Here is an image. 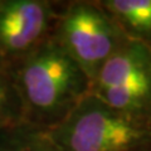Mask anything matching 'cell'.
Listing matches in <instances>:
<instances>
[{
  "mask_svg": "<svg viewBox=\"0 0 151 151\" xmlns=\"http://www.w3.org/2000/svg\"><path fill=\"white\" fill-rule=\"evenodd\" d=\"M89 93L113 110L151 121V47L127 40L94 76Z\"/></svg>",
  "mask_w": 151,
  "mask_h": 151,
  "instance_id": "4",
  "label": "cell"
},
{
  "mask_svg": "<svg viewBox=\"0 0 151 151\" xmlns=\"http://www.w3.org/2000/svg\"><path fill=\"white\" fill-rule=\"evenodd\" d=\"M63 1L1 0L0 55L12 64L48 40Z\"/></svg>",
  "mask_w": 151,
  "mask_h": 151,
  "instance_id": "5",
  "label": "cell"
},
{
  "mask_svg": "<svg viewBox=\"0 0 151 151\" xmlns=\"http://www.w3.org/2000/svg\"><path fill=\"white\" fill-rule=\"evenodd\" d=\"M47 134L59 151H132L151 141V121L113 110L89 93Z\"/></svg>",
  "mask_w": 151,
  "mask_h": 151,
  "instance_id": "2",
  "label": "cell"
},
{
  "mask_svg": "<svg viewBox=\"0 0 151 151\" xmlns=\"http://www.w3.org/2000/svg\"><path fill=\"white\" fill-rule=\"evenodd\" d=\"M129 40L151 47V0H97Z\"/></svg>",
  "mask_w": 151,
  "mask_h": 151,
  "instance_id": "6",
  "label": "cell"
},
{
  "mask_svg": "<svg viewBox=\"0 0 151 151\" xmlns=\"http://www.w3.org/2000/svg\"><path fill=\"white\" fill-rule=\"evenodd\" d=\"M50 38L91 82L107 59L129 40L97 0L63 1Z\"/></svg>",
  "mask_w": 151,
  "mask_h": 151,
  "instance_id": "3",
  "label": "cell"
},
{
  "mask_svg": "<svg viewBox=\"0 0 151 151\" xmlns=\"http://www.w3.org/2000/svg\"><path fill=\"white\" fill-rule=\"evenodd\" d=\"M0 3H1V0H0Z\"/></svg>",
  "mask_w": 151,
  "mask_h": 151,
  "instance_id": "10",
  "label": "cell"
},
{
  "mask_svg": "<svg viewBox=\"0 0 151 151\" xmlns=\"http://www.w3.org/2000/svg\"><path fill=\"white\" fill-rule=\"evenodd\" d=\"M24 122V111L10 62L0 55V130Z\"/></svg>",
  "mask_w": 151,
  "mask_h": 151,
  "instance_id": "8",
  "label": "cell"
},
{
  "mask_svg": "<svg viewBox=\"0 0 151 151\" xmlns=\"http://www.w3.org/2000/svg\"><path fill=\"white\" fill-rule=\"evenodd\" d=\"M132 151H151V141H149L147 144L141 145L140 147L135 149V150H132Z\"/></svg>",
  "mask_w": 151,
  "mask_h": 151,
  "instance_id": "9",
  "label": "cell"
},
{
  "mask_svg": "<svg viewBox=\"0 0 151 151\" xmlns=\"http://www.w3.org/2000/svg\"><path fill=\"white\" fill-rule=\"evenodd\" d=\"M12 65L24 121L40 130L53 129L91 92L88 76L52 38Z\"/></svg>",
  "mask_w": 151,
  "mask_h": 151,
  "instance_id": "1",
  "label": "cell"
},
{
  "mask_svg": "<svg viewBox=\"0 0 151 151\" xmlns=\"http://www.w3.org/2000/svg\"><path fill=\"white\" fill-rule=\"evenodd\" d=\"M0 151H59L47 134L28 122L0 130Z\"/></svg>",
  "mask_w": 151,
  "mask_h": 151,
  "instance_id": "7",
  "label": "cell"
}]
</instances>
